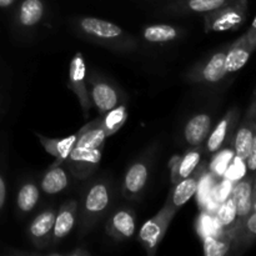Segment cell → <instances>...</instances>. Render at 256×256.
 Listing matches in <instances>:
<instances>
[{
	"label": "cell",
	"mask_w": 256,
	"mask_h": 256,
	"mask_svg": "<svg viewBox=\"0 0 256 256\" xmlns=\"http://www.w3.org/2000/svg\"><path fill=\"white\" fill-rule=\"evenodd\" d=\"M72 24L82 38L102 46L116 52H130L136 46L134 38L114 22L94 16H82L74 19Z\"/></svg>",
	"instance_id": "obj_1"
},
{
	"label": "cell",
	"mask_w": 256,
	"mask_h": 256,
	"mask_svg": "<svg viewBox=\"0 0 256 256\" xmlns=\"http://www.w3.org/2000/svg\"><path fill=\"white\" fill-rule=\"evenodd\" d=\"M112 204V186L106 180H96L82 198L80 208V232L85 234L106 214Z\"/></svg>",
	"instance_id": "obj_2"
},
{
	"label": "cell",
	"mask_w": 256,
	"mask_h": 256,
	"mask_svg": "<svg viewBox=\"0 0 256 256\" xmlns=\"http://www.w3.org/2000/svg\"><path fill=\"white\" fill-rule=\"evenodd\" d=\"M249 0H235L220 9L204 14L206 32H222L236 30L245 22L248 16Z\"/></svg>",
	"instance_id": "obj_3"
},
{
	"label": "cell",
	"mask_w": 256,
	"mask_h": 256,
	"mask_svg": "<svg viewBox=\"0 0 256 256\" xmlns=\"http://www.w3.org/2000/svg\"><path fill=\"white\" fill-rule=\"evenodd\" d=\"M178 210L165 204L164 208L158 212L155 216L148 220L142 226L139 232V242L144 246L145 252L150 255H154L158 246L166 234L169 225Z\"/></svg>",
	"instance_id": "obj_4"
},
{
	"label": "cell",
	"mask_w": 256,
	"mask_h": 256,
	"mask_svg": "<svg viewBox=\"0 0 256 256\" xmlns=\"http://www.w3.org/2000/svg\"><path fill=\"white\" fill-rule=\"evenodd\" d=\"M88 85L90 102L96 108L100 116L122 104V98L120 90L104 76H100L92 72L88 76Z\"/></svg>",
	"instance_id": "obj_5"
},
{
	"label": "cell",
	"mask_w": 256,
	"mask_h": 256,
	"mask_svg": "<svg viewBox=\"0 0 256 256\" xmlns=\"http://www.w3.org/2000/svg\"><path fill=\"white\" fill-rule=\"evenodd\" d=\"M228 46L215 52L209 59L204 60L188 74V79L196 82H209L216 84L228 75L225 69V58Z\"/></svg>",
	"instance_id": "obj_6"
},
{
	"label": "cell",
	"mask_w": 256,
	"mask_h": 256,
	"mask_svg": "<svg viewBox=\"0 0 256 256\" xmlns=\"http://www.w3.org/2000/svg\"><path fill=\"white\" fill-rule=\"evenodd\" d=\"M102 149L74 146L65 159L70 172L78 179H86L94 174L102 160Z\"/></svg>",
	"instance_id": "obj_7"
},
{
	"label": "cell",
	"mask_w": 256,
	"mask_h": 256,
	"mask_svg": "<svg viewBox=\"0 0 256 256\" xmlns=\"http://www.w3.org/2000/svg\"><path fill=\"white\" fill-rule=\"evenodd\" d=\"M69 88L79 99L84 115L86 116L92 108L89 89H88L86 64L82 52H76L70 62L69 68Z\"/></svg>",
	"instance_id": "obj_8"
},
{
	"label": "cell",
	"mask_w": 256,
	"mask_h": 256,
	"mask_svg": "<svg viewBox=\"0 0 256 256\" xmlns=\"http://www.w3.org/2000/svg\"><path fill=\"white\" fill-rule=\"evenodd\" d=\"M150 164L146 159L136 160L126 170L122 182V194L129 199H136L142 195L149 180Z\"/></svg>",
	"instance_id": "obj_9"
},
{
	"label": "cell",
	"mask_w": 256,
	"mask_h": 256,
	"mask_svg": "<svg viewBox=\"0 0 256 256\" xmlns=\"http://www.w3.org/2000/svg\"><path fill=\"white\" fill-rule=\"evenodd\" d=\"M252 190H254V175L248 174L240 179L232 189V195L236 205V222L230 235L242 224L252 212Z\"/></svg>",
	"instance_id": "obj_10"
},
{
	"label": "cell",
	"mask_w": 256,
	"mask_h": 256,
	"mask_svg": "<svg viewBox=\"0 0 256 256\" xmlns=\"http://www.w3.org/2000/svg\"><path fill=\"white\" fill-rule=\"evenodd\" d=\"M136 230V219L132 210L118 209L110 215L106 224V232L116 242L132 239Z\"/></svg>",
	"instance_id": "obj_11"
},
{
	"label": "cell",
	"mask_w": 256,
	"mask_h": 256,
	"mask_svg": "<svg viewBox=\"0 0 256 256\" xmlns=\"http://www.w3.org/2000/svg\"><path fill=\"white\" fill-rule=\"evenodd\" d=\"M55 215L56 212L54 209H46L39 212L30 222L28 232H29V238L35 248L42 249L52 244Z\"/></svg>",
	"instance_id": "obj_12"
},
{
	"label": "cell",
	"mask_w": 256,
	"mask_h": 256,
	"mask_svg": "<svg viewBox=\"0 0 256 256\" xmlns=\"http://www.w3.org/2000/svg\"><path fill=\"white\" fill-rule=\"evenodd\" d=\"M76 212L78 202L75 200H68L60 206L59 212L55 215L54 228H52V245H58V242L64 240L72 232L76 222Z\"/></svg>",
	"instance_id": "obj_13"
},
{
	"label": "cell",
	"mask_w": 256,
	"mask_h": 256,
	"mask_svg": "<svg viewBox=\"0 0 256 256\" xmlns=\"http://www.w3.org/2000/svg\"><path fill=\"white\" fill-rule=\"evenodd\" d=\"M254 52V46L250 44L245 34L230 44L225 58V69L228 74H232L242 69Z\"/></svg>",
	"instance_id": "obj_14"
},
{
	"label": "cell",
	"mask_w": 256,
	"mask_h": 256,
	"mask_svg": "<svg viewBox=\"0 0 256 256\" xmlns=\"http://www.w3.org/2000/svg\"><path fill=\"white\" fill-rule=\"evenodd\" d=\"M212 132V116L209 114H196L190 118L184 128V138L192 146H200Z\"/></svg>",
	"instance_id": "obj_15"
},
{
	"label": "cell",
	"mask_w": 256,
	"mask_h": 256,
	"mask_svg": "<svg viewBox=\"0 0 256 256\" xmlns=\"http://www.w3.org/2000/svg\"><path fill=\"white\" fill-rule=\"evenodd\" d=\"M202 176V175L200 172H198V174L192 172L190 176L175 182V186L172 190V192H170V196L166 200V204L174 208L175 210H179L182 205L186 204L196 194Z\"/></svg>",
	"instance_id": "obj_16"
},
{
	"label": "cell",
	"mask_w": 256,
	"mask_h": 256,
	"mask_svg": "<svg viewBox=\"0 0 256 256\" xmlns=\"http://www.w3.org/2000/svg\"><path fill=\"white\" fill-rule=\"evenodd\" d=\"M256 132V120L252 118L245 115L244 120L238 128L236 132L234 135V142H232V148H234V155L236 159L245 162L248 154L252 148V140H254Z\"/></svg>",
	"instance_id": "obj_17"
},
{
	"label": "cell",
	"mask_w": 256,
	"mask_h": 256,
	"mask_svg": "<svg viewBox=\"0 0 256 256\" xmlns=\"http://www.w3.org/2000/svg\"><path fill=\"white\" fill-rule=\"evenodd\" d=\"M46 8L42 0H22L18 8V22L22 29L34 30L45 16Z\"/></svg>",
	"instance_id": "obj_18"
},
{
	"label": "cell",
	"mask_w": 256,
	"mask_h": 256,
	"mask_svg": "<svg viewBox=\"0 0 256 256\" xmlns=\"http://www.w3.org/2000/svg\"><path fill=\"white\" fill-rule=\"evenodd\" d=\"M235 0H176L169 6V10L176 14H206L220 9Z\"/></svg>",
	"instance_id": "obj_19"
},
{
	"label": "cell",
	"mask_w": 256,
	"mask_h": 256,
	"mask_svg": "<svg viewBox=\"0 0 256 256\" xmlns=\"http://www.w3.org/2000/svg\"><path fill=\"white\" fill-rule=\"evenodd\" d=\"M238 119L236 110H230L215 126L212 132H210L209 138L206 142V150L209 154H215L220 152L222 148L224 146L226 138L229 136L230 132L234 129L235 122Z\"/></svg>",
	"instance_id": "obj_20"
},
{
	"label": "cell",
	"mask_w": 256,
	"mask_h": 256,
	"mask_svg": "<svg viewBox=\"0 0 256 256\" xmlns=\"http://www.w3.org/2000/svg\"><path fill=\"white\" fill-rule=\"evenodd\" d=\"M108 134L105 129L102 128V122L99 119L89 122L85 125L79 132H78L76 142L75 146L82 148H90V149H102L106 140Z\"/></svg>",
	"instance_id": "obj_21"
},
{
	"label": "cell",
	"mask_w": 256,
	"mask_h": 256,
	"mask_svg": "<svg viewBox=\"0 0 256 256\" xmlns=\"http://www.w3.org/2000/svg\"><path fill=\"white\" fill-rule=\"evenodd\" d=\"M70 179L66 170L62 169L60 165L52 164V166L42 178L40 189L46 195H56L68 189Z\"/></svg>",
	"instance_id": "obj_22"
},
{
	"label": "cell",
	"mask_w": 256,
	"mask_h": 256,
	"mask_svg": "<svg viewBox=\"0 0 256 256\" xmlns=\"http://www.w3.org/2000/svg\"><path fill=\"white\" fill-rule=\"evenodd\" d=\"M76 138L78 134L70 135V136L64 138V139H49V138L38 134V139L40 140L44 149L49 154H52V156L56 158V162L54 165H60L62 162H65L68 155L70 154L72 149L75 146Z\"/></svg>",
	"instance_id": "obj_23"
},
{
	"label": "cell",
	"mask_w": 256,
	"mask_h": 256,
	"mask_svg": "<svg viewBox=\"0 0 256 256\" xmlns=\"http://www.w3.org/2000/svg\"><path fill=\"white\" fill-rule=\"evenodd\" d=\"M232 249L244 250L256 242V212H250L249 216L232 234Z\"/></svg>",
	"instance_id": "obj_24"
},
{
	"label": "cell",
	"mask_w": 256,
	"mask_h": 256,
	"mask_svg": "<svg viewBox=\"0 0 256 256\" xmlns=\"http://www.w3.org/2000/svg\"><path fill=\"white\" fill-rule=\"evenodd\" d=\"M202 244L206 256H224L232 250V238L229 232L222 230L202 238Z\"/></svg>",
	"instance_id": "obj_25"
},
{
	"label": "cell",
	"mask_w": 256,
	"mask_h": 256,
	"mask_svg": "<svg viewBox=\"0 0 256 256\" xmlns=\"http://www.w3.org/2000/svg\"><path fill=\"white\" fill-rule=\"evenodd\" d=\"M202 158V152L198 149L186 152L182 158H175L172 165V182H178L179 180L190 176L198 168Z\"/></svg>",
	"instance_id": "obj_26"
},
{
	"label": "cell",
	"mask_w": 256,
	"mask_h": 256,
	"mask_svg": "<svg viewBox=\"0 0 256 256\" xmlns=\"http://www.w3.org/2000/svg\"><path fill=\"white\" fill-rule=\"evenodd\" d=\"M142 36L146 42L152 44H164L176 40L180 36V30L174 25L169 24L149 25L142 32Z\"/></svg>",
	"instance_id": "obj_27"
},
{
	"label": "cell",
	"mask_w": 256,
	"mask_h": 256,
	"mask_svg": "<svg viewBox=\"0 0 256 256\" xmlns=\"http://www.w3.org/2000/svg\"><path fill=\"white\" fill-rule=\"evenodd\" d=\"M40 200V186L35 182H28L19 189L16 196V206L22 214H28L36 208Z\"/></svg>",
	"instance_id": "obj_28"
},
{
	"label": "cell",
	"mask_w": 256,
	"mask_h": 256,
	"mask_svg": "<svg viewBox=\"0 0 256 256\" xmlns=\"http://www.w3.org/2000/svg\"><path fill=\"white\" fill-rule=\"evenodd\" d=\"M215 220H216L218 225L222 230L229 232V234L232 232L235 222H236V205H235V200L232 192L226 199H224L219 204Z\"/></svg>",
	"instance_id": "obj_29"
},
{
	"label": "cell",
	"mask_w": 256,
	"mask_h": 256,
	"mask_svg": "<svg viewBox=\"0 0 256 256\" xmlns=\"http://www.w3.org/2000/svg\"><path fill=\"white\" fill-rule=\"evenodd\" d=\"M126 119L128 110L124 104L118 105L116 108H114V109H112L110 112H105L104 115L100 116V122H102V125L105 129V132H106L108 136L115 134L124 125Z\"/></svg>",
	"instance_id": "obj_30"
},
{
	"label": "cell",
	"mask_w": 256,
	"mask_h": 256,
	"mask_svg": "<svg viewBox=\"0 0 256 256\" xmlns=\"http://www.w3.org/2000/svg\"><path fill=\"white\" fill-rule=\"evenodd\" d=\"M215 188L214 176L212 175H202L200 179L199 188H198V200H199L200 206L204 208L208 205L212 192Z\"/></svg>",
	"instance_id": "obj_31"
},
{
	"label": "cell",
	"mask_w": 256,
	"mask_h": 256,
	"mask_svg": "<svg viewBox=\"0 0 256 256\" xmlns=\"http://www.w3.org/2000/svg\"><path fill=\"white\" fill-rule=\"evenodd\" d=\"M229 160H230L229 152H222V155H219V156H218L216 159L212 162V170L216 175L225 174V172H226L228 164H229Z\"/></svg>",
	"instance_id": "obj_32"
},
{
	"label": "cell",
	"mask_w": 256,
	"mask_h": 256,
	"mask_svg": "<svg viewBox=\"0 0 256 256\" xmlns=\"http://www.w3.org/2000/svg\"><path fill=\"white\" fill-rule=\"evenodd\" d=\"M245 164H246V172L248 174L255 175L256 172V132L254 140H252V148H250V152L248 154V158L245 159Z\"/></svg>",
	"instance_id": "obj_33"
},
{
	"label": "cell",
	"mask_w": 256,
	"mask_h": 256,
	"mask_svg": "<svg viewBox=\"0 0 256 256\" xmlns=\"http://www.w3.org/2000/svg\"><path fill=\"white\" fill-rule=\"evenodd\" d=\"M245 35H246L248 40H249L250 44L254 46V49L256 50V16L255 19L252 20V24L250 25V28L248 29V32H245Z\"/></svg>",
	"instance_id": "obj_34"
},
{
	"label": "cell",
	"mask_w": 256,
	"mask_h": 256,
	"mask_svg": "<svg viewBox=\"0 0 256 256\" xmlns=\"http://www.w3.org/2000/svg\"><path fill=\"white\" fill-rule=\"evenodd\" d=\"M5 199H6V186H5L4 179L0 176V209L4 206Z\"/></svg>",
	"instance_id": "obj_35"
},
{
	"label": "cell",
	"mask_w": 256,
	"mask_h": 256,
	"mask_svg": "<svg viewBox=\"0 0 256 256\" xmlns=\"http://www.w3.org/2000/svg\"><path fill=\"white\" fill-rule=\"evenodd\" d=\"M246 116H250V118H252V119L256 120V92L254 95V100H252V105H250L249 110H248V112H246Z\"/></svg>",
	"instance_id": "obj_36"
},
{
	"label": "cell",
	"mask_w": 256,
	"mask_h": 256,
	"mask_svg": "<svg viewBox=\"0 0 256 256\" xmlns=\"http://www.w3.org/2000/svg\"><path fill=\"white\" fill-rule=\"evenodd\" d=\"M15 2V0H0V8H9Z\"/></svg>",
	"instance_id": "obj_37"
},
{
	"label": "cell",
	"mask_w": 256,
	"mask_h": 256,
	"mask_svg": "<svg viewBox=\"0 0 256 256\" xmlns=\"http://www.w3.org/2000/svg\"><path fill=\"white\" fill-rule=\"evenodd\" d=\"M252 212H256V195L252 196Z\"/></svg>",
	"instance_id": "obj_38"
},
{
	"label": "cell",
	"mask_w": 256,
	"mask_h": 256,
	"mask_svg": "<svg viewBox=\"0 0 256 256\" xmlns=\"http://www.w3.org/2000/svg\"><path fill=\"white\" fill-rule=\"evenodd\" d=\"M256 195V172H255V175H254V190H252V196Z\"/></svg>",
	"instance_id": "obj_39"
}]
</instances>
